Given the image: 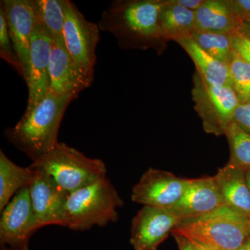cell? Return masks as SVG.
Masks as SVG:
<instances>
[{"label": "cell", "instance_id": "4dcf8cb0", "mask_svg": "<svg viewBox=\"0 0 250 250\" xmlns=\"http://www.w3.org/2000/svg\"><path fill=\"white\" fill-rule=\"evenodd\" d=\"M237 31L250 39V21H248V22L241 23L238 25Z\"/></svg>", "mask_w": 250, "mask_h": 250}, {"label": "cell", "instance_id": "7402d4cb", "mask_svg": "<svg viewBox=\"0 0 250 250\" xmlns=\"http://www.w3.org/2000/svg\"><path fill=\"white\" fill-rule=\"evenodd\" d=\"M230 147L229 164L248 172L250 170V134L236 123H231L225 131Z\"/></svg>", "mask_w": 250, "mask_h": 250}, {"label": "cell", "instance_id": "30bf717a", "mask_svg": "<svg viewBox=\"0 0 250 250\" xmlns=\"http://www.w3.org/2000/svg\"><path fill=\"white\" fill-rule=\"evenodd\" d=\"M34 170L35 174L28 188L39 228L49 225L66 227L69 194L43 171Z\"/></svg>", "mask_w": 250, "mask_h": 250}, {"label": "cell", "instance_id": "f546056e", "mask_svg": "<svg viewBox=\"0 0 250 250\" xmlns=\"http://www.w3.org/2000/svg\"><path fill=\"white\" fill-rule=\"evenodd\" d=\"M174 236L178 245L179 250H193L190 241L185 237L177 236V235H174Z\"/></svg>", "mask_w": 250, "mask_h": 250}, {"label": "cell", "instance_id": "9a60e30c", "mask_svg": "<svg viewBox=\"0 0 250 250\" xmlns=\"http://www.w3.org/2000/svg\"><path fill=\"white\" fill-rule=\"evenodd\" d=\"M225 205L214 177L192 179L190 185L173 210L182 220L209 213Z\"/></svg>", "mask_w": 250, "mask_h": 250}, {"label": "cell", "instance_id": "d4e9b609", "mask_svg": "<svg viewBox=\"0 0 250 250\" xmlns=\"http://www.w3.org/2000/svg\"><path fill=\"white\" fill-rule=\"evenodd\" d=\"M0 57L5 62L14 67L24 79V74L17 54L10 37L9 29L6 19L2 12L0 11Z\"/></svg>", "mask_w": 250, "mask_h": 250}, {"label": "cell", "instance_id": "4fadbf2b", "mask_svg": "<svg viewBox=\"0 0 250 250\" xmlns=\"http://www.w3.org/2000/svg\"><path fill=\"white\" fill-rule=\"evenodd\" d=\"M0 11L4 14L10 37L24 71L26 81L29 67L31 35L37 22L34 0H1Z\"/></svg>", "mask_w": 250, "mask_h": 250}, {"label": "cell", "instance_id": "5b68a950", "mask_svg": "<svg viewBox=\"0 0 250 250\" xmlns=\"http://www.w3.org/2000/svg\"><path fill=\"white\" fill-rule=\"evenodd\" d=\"M29 166L48 174L69 195L106 177L107 172L104 161L88 157L64 143Z\"/></svg>", "mask_w": 250, "mask_h": 250}, {"label": "cell", "instance_id": "7a4b0ae2", "mask_svg": "<svg viewBox=\"0 0 250 250\" xmlns=\"http://www.w3.org/2000/svg\"><path fill=\"white\" fill-rule=\"evenodd\" d=\"M172 233L217 250H237L250 236V219L224 205L202 216L182 220Z\"/></svg>", "mask_w": 250, "mask_h": 250}, {"label": "cell", "instance_id": "cb8c5ba5", "mask_svg": "<svg viewBox=\"0 0 250 250\" xmlns=\"http://www.w3.org/2000/svg\"><path fill=\"white\" fill-rule=\"evenodd\" d=\"M232 86L240 104L250 102V63L241 58L233 49L229 62Z\"/></svg>", "mask_w": 250, "mask_h": 250}, {"label": "cell", "instance_id": "2e32d148", "mask_svg": "<svg viewBox=\"0 0 250 250\" xmlns=\"http://www.w3.org/2000/svg\"><path fill=\"white\" fill-rule=\"evenodd\" d=\"M246 173L228 163L213 177L225 205L250 219V190Z\"/></svg>", "mask_w": 250, "mask_h": 250}, {"label": "cell", "instance_id": "d6a6232c", "mask_svg": "<svg viewBox=\"0 0 250 250\" xmlns=\"http://www.w3.org/2000/svg\"><path fill=\"white\" fill-rule=\"evenodd\" d=\"M237 250H250V236L245 241Z\"/></svg>", "mask_w": 250, "mask_h": 250}, {"label": "cell", "instance_id": "8fae6325", "mask_svg": "<svg viewBox=\"0 0 250 250\" xmlns=\"http://www.w3.org/2000/svg\"><path fill=\"white\" fill-rule=\"evenodd\" d=\"M181 221L170 208L144 206L131 222L130 243L134 250H156Z\"/></svg>", "mask_w": 250, "mask_h": 250}, {"label": "cell", "instance_id": "83f0119b", "mask_svg": "<svg viewBox=\"0 0 250 250\" xmlns=\"http://www.w3.org/2000/svg\"><path fill=\"white\" fill-rule=\"evenodd\" d=\"M233 122L250 134V102L238 105L233 115Z\"/></svg>", "mask_w": 250, "mask_h": 250}, {"label": "cell", "instance_id": "ac0fdd59", "mask_svg": "<svg viewBox=\"0 0 250 250\" xmlns=\"http://www.w3.org/2000/svg\"><path fill=\"white\" fill-rule=\"evenodd\" d=\"M175 41L190 56L204 80L210 84L233 87L229 65L207 54L192 38H181Z\"/></svg>", "mask_w": 250, "mask_h": 250}, {"label": "cell", "instance_id": "484cf974", "mask_svg": "<svg viewBox=\"0 0 250 250\" xmlns=\"http://www.w3.org/2000/svg\"><path fill=\"white\" fill-rule=\"evenodd\" d=\"M232 49L242 59L250 63V39L238 31L231 34Z\"/></svg>", "mask_w": 250, "mask_h": 250}, {"label": "cell", "instance_id": "44dd1931", "mask_svg": "<svg viewBox=\"0 0 250 250\" xmlns=\"http://www.w3.org/2000/svg\"><path fill=\"white\" fill-rule=\"evenodd\" d=\"M39 22L52 35L54 40L63 39L65 0H34Z\"/></svg>", "mask_w": 250, "mask_h": 250}, {"label": "cell", "instance_id": "6da1fadb", "mask_svg": "<svg viewBox=\"0 0 250 250\" xmlns=\"http://www.w3.org/2000/svg\"><path fill=\"white\" fill-rule=\"evenodd\" d=\"M77 95H54L45 98L30 110H25L17 124L5 131L6 139L34 161L45 155L59 143L58 136L67 108Z\"/></svg>", "mask_w": 250, "mask_h": 250}, {"label": "cell", "instance_id": "e0dca14e", "mask_svg": "<svg viewBox=\"0 0 250 250\" xmlns=\"http://www.w3.org/2000/svg\"><path fill=\"white\" fill-rule=\"evenodd\" d=\"M238 22L228 0H205L195 11V30L215 34H231Z\"/></svg>", "mask_w": 250, "mask_h": 250}, {"label": "cell", "instance_id": "277c9868", "mask_svg": "<svg viewBox=\"0 0 250 250\" xmlns=\"http://www.w3.org/2000/svg\"><path fill=\"white\" fill-rule=\"evenodd\" d=\"M123 204L109 179H100L68 195L66 228L84 231L114 223L118 218V208Z\"/></svg>", "mask_w": 250, "mask_h": 250}, {"label": "cell", "instance_id": "836d02e7", "mask_svg": "<svg viewBox=\"0 0 250 250\" xmlns=\"http://www.w3.org/2000/svg\"><path fill=\"white\" fill-rule=\"evenodd\" d=\"M246 174L247 182H248V187H249L250 190V170L248 171V172H246Z\"/></svg>", "mask_w": 250, "mask_h": 250}, {"label": "cell", "instance_id": "3957f363", "mask_svg": "<svg viewBox=\"0 0 250 250\" xmlns=\"http://www.w3.org/2000/svg\"><path fill=\"white\" fill-rule=\"evenodd\" d=\"M165 1H115L105 9L98 23L100 30L111 33L120 42L159 40L160 17Z\"/></svg>", "mask_w": 250, "mask_h": 250}, {"label": "cell", "instance_id": "7c38bea8", "mask_svg": "<svg viewBox=\"0 0 250 250\" xmlns=\"http://www.w3.org/2000/svg\"><path fill=\"white\" fill-rule=\"evenodd\" d=\"M54 39L37 18L31 38L29 67L26 83L29 90L27 106L30 110L41 102L49 90V66Z\"/></svg>", "mask_w": 250, "mask_h": 250}, {"label": "cell", "instance_id": "ba28073f", "mask_svg": "<svg viewBox=\"0 0 250 250\" xmlns=\"http://www.w3.org/2000/svg\"><path fill=\"white\" fill-rule=\"evenodd\" d=\"M39 229L31 205L29 188H24L1 212V250H29L31 237Z\"/></svg>", "mask_w": 250, "mask_h": 250}, {"label": "cell", "instance_id": "ffe728a7", "mask_svg": "<svg viewBox=\"0 0 250 250\" xmlns=\"http://www.w3.org/2000/svg\"><path fill=\"white\" fill-rule=\"evenodd\" d=\"M160 17L161 39L176 41L190 37L195 31V11H190L170 1H165Z\"/></svg>", "mask_w": 250, "mask_h": 250}, {"label": "cell", "instance_id": "5bb4252c", "mask_svg": "<svg viewBox=\"0 0 250 250\" xmlns=\"http://www.w3.org/2000/svg\"><path fill=\"white\" fill-rule=\"evenodd\" d=\"M49 91L54 95H76L91 85L77 66L65 45L64 39L54 40L49 66Z\"/></svg>", "mask_w": 250, "mask_h": 250}, {"label": "cell", "instance_id": "8992f818", "mask_svg": "<svg viewBox=\"0 0 250 250\" xmlns=\"http://www.w3.org/2000/svg\"><path fill=\"white\" fill-rule=\"evenodd\" d=\"M193 82L192 100L203 121L204 129L216 136L225 134L240 104L236 92L231 86L210 84L197 72Z\"/></svg>", "mask_w": 250, "mask_h": 250}, {"label": "cell", "instance_id": "d6986e66", "mask_svg": "<svg viewBox=\"0 0 250 250\" xmlns=\"http://www.w3.org/2000/svg\"><path fill=\"white\" fill-rule=\"evenodd\" d=\"M35 171L30 166L21 167L0 151V210L2 211L20 190L29 187Z\"/></svg>", "mask_w": 250, "mask_h": 250}, {"label": "cell", "instance_id": "52a82bcc", "mask_svg": "<svg viewBox=\"0 0 250 250\" xmlns=\"http://www.w3.org/2000/svg\"><path fill=\"white\" fill-rule=\"evenodd\" d=\"M63 39L67 51L82 73L93 82L96 49L100 41L98 24L85 19L75 3L64 1Z\"/></svg>", "mask_w": 250, "mask_h": 250}, {"label": "cell", "instance_id": "9c48e42d", "mask_svg": "<svg viewBox=\"0 0 250 250\" xmlns=\"http://www.w3.org/2000/svg\"><path fill=\"white\" fill-rule=\"evenodd\" d=\"M191 180L167 171L149 168L133 188L131 200L143 206L172 208L183 196Z\"/></svg>", "mask_w": 250, "mask_h": 250}, {"label": "cell", "instance_id": "1f68e13d", "mask_svg": "<svg viewBox=\"0 0 250 250\" xmlns=\"http://www.w3.org/2000/svg\"><path fill=\"white\" fill-rule=\"evenodd\" d=\"M189 241L190 242V244H191L193 250H215V248L204 244V243H200V242L190 241V240H189Z\"/></svg>", "mask_w": 250, "mask_h": 250}, {"label": "cell", "instance_id": "603a6c76", "mask_svg": "<svg viewBox=\"0 0 250 250\" xmlns=\"http://www.w3.org/2000/svg\"><path fill=\"white\" fill-rule=\"evenodd\" d=\"M231 34L195 30L190 37L207 54L228 65L233 52Z\"/></svg>", "mask_w": 250, "mask_h": 250}, {"label": "cell", "instance_id": "4316f807", "mask_svg": "<svg viewBox=\"0 0 250 250\" xmlns=\"http://www.w3.org/2000/svg\"><path fill=\"white\" fill-rule=\"evenodd\" d=\"M238 25L250 21V0H228Z\"/></svg>", "mask_w": 250, "mask_h": 250}, {"label": "cell", "instance_id": "f1b7e54d", "mask_svg": "<svg viewBox=\"0 0 250 250\" xmlns=\"http://www.w3.org/2000/svg\"><path fill=\"white\" fill-rule=\"evenodd\" d=\"M205 0H172L174 4L179 5L190 11H197L203 4Z\"/></svg>", "mask_w": 250, "mask_h": 250}]
</instances>
